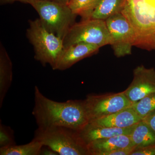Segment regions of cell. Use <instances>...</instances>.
<instances>
[{"instance_id":"cell-15","label":"cell","mask_w":155,"mask_h":155,"mask_svg":"<svg viewBox=\"0 0 155 155\" xmlns=\"http://www.w3.org/2000/svg\"><path fill=\"white\" fill-rule=\"evenodd\" d=\"M130 136L136 148L155 145V133L142 120L136 124Z\"/></svg>"},{"instance_id":"cell-23","label":"cell","mask_w":155,"mask_h":155,"mask_svg":"<svg viewBox=\"0 0 155 155\" xmlns=\"http://www.w3.org/2000/svg\"><path fill=\"white\" fill-rule=\"evenodd\" d=\"M155 133V110L153 111L142 119Z\"/></svg>"},{"instance_id":"cell-19","label":"cell","mask_w":155,"mask_h":155,"mask_svg":"<svg viewBox=\"0 0 155 155\" xmlns=\"http://www.w3.org/2000/svg\"><path fill=\"white\" fill-rule=\"evenodd\" d=\"M131 107L142 119H143L150 113L155 110V93L145 97L138 101L134 103Z\"/></svg>"},{"instance_id":"cell-20","label":"cell","mask_w":155,"mask_h":155,"mask_svg":"<svg viewBox=\"0 0 155 155\" xmlns=\"http://www.w3.org/2000/svg\"><path fill=\"white\" fill-rule=\"evenodd\" d=\"M16 145L14 132L9 126L0 123V148L8 147Z\"/></svg>"},{"instance_id":"cell-5","label":"cell","mask_w":155,"mask_h":155,"mask_svg":"<svg viewBox=\"0 0 155 155\" xmlns=\"http://www.w3.org/2000/svg\"><path fill=\"white\" fill-rule=\"evenodd\" d=\"M38 13L42 25L62 39L75 23L77 15L67 5L49 0H35L31 5Z\"/></svg>"},{"instance_id":"cell-10","label":"cell","mask_w":155,"mask_h":155,"mask_svg":"<svg viewBox=\"0 0 155 155\" xmlns=\"http://www.w3.org/2000/svg\"><path fill=\"white\" fill-rule=\"evenodd\" d=\"M100 48L97 45L84 42L64 48L56 70L62 71L69 69L78 61L97 53Z\"/></svg>"},{"instance_id":"cell-22","label":"cell","mask_w":155,"mask_h":155,"mask_svg":"<svg viewBox=\"0 0 155 155\" xmlns=\"http://www.w3.org/2000/svg\"><path fill=\"white\" fill-rule=\"evenodd\" d=\"M136 148V147H129L123 148L108 153L107 155H130V154L133 152Z\"/></svg>"},{"instance_id":"cell-3","label":"cell","mask_w":155,"mask_h":155,"mask_svg":"<svg viewBox=\"0 0 155 155\" xmlns=\"http://www.w3.org/2000/svg\"><path fill=\"white\" fill-rule=\"evenodd\" d=\"M34 138L59 155H90L87 146L81 138L79 131L71 128L38 127Z\"/></svg>"},{"instance_id":"cell-16","label":"cell","mask_w":155,"mask_h":155,"mask_svg":"<svg viewBox=\"0 0 155 155\" xmlns=\"http://www.w3.org/2000/svg\"><path fill=\"white\" fill-rule=\"evenodd\" d=\"M126 0H101L93 14V19L105 20L115 14L122 13Z\"/></svg>"},{"instance_id":"cell-18","label":"cell","mask_w":155,"mask_h":155,"mask_svg":"<svg viewBox=\"0 0 155 155\" xmlns=\"http://www.w3.org/2000/svg\"><path fill=\"white\" fill-rule=\"evenodd\" d=\"M101 0H70L67 5L73 14L80 16L82 20L91 19Z\"/></svg>"},{"instance_id":"cell-6","label":"cell","mask_w":155,"mask_h":155,"mask_svg":"<svg viewBox=\"0 0 155 155\" xmlns=\"http://www.w3.org/2000/svg\"><path fill=\"white\" fill-rule=\"evenodd\" d=\"M63 40L64 48L81 42L92 44L101 48L111 42L105 20L93 18L75 22Z\"/></svg>"},{"instance_id":"cell-11","label":"cell","mask_w":155,"mask_h":155,"mask_svg":"<svg viewBox=\"0 0 155 155\" xmlns=\"http://www.w3.org/2000/svg\"><path fill=\"white\" fill-rule=\"evenodd\" d=\"M142 120L131 106L109 116L91 120L88 123L101 127L125 128L136 125Z\"/></svg>"},{"instance_id":"cell-9","label":"cell","mask_w":155,"mask_h":155,"mask_svg":"<svg viewBox=\"0 0 155 155\" xmlns=\"http://www.w3.org/2000/svg\"><path fill=\"white\" fill-rule=\"evenodd\" d=\"M123 93L132 103L155 93V70L141 65L134 70L133 79Z\"/></svg>"},{"instance_id":"cell-25","label":"cell","mask_w":155,"mask_h":155,"mask_svg":"<svg viewBox=\"0 0 155 155\" xmlns=\"http://www.w3.org/2000/svg\"><path fill=\"white\" fill-rule=\"evenodd\" d=\"M35 0H1L2 3H12L15 2H20L25 3V4H31L35 1Z\"/></svg>"},{"instance_id":"cell-17","label":"cell","mask_w":155,"mask_h":155,"mask_svg":"<svg viewBox=\"0 0 155 155\" xmlns=\"http://www.w3.org/2000/svg\"><path fill=\"white\" fill-rule=\"evenodd\" d=\"M43 144L33 138L26 144H17L8 147L0 148L1 155H40Z\"/></svg>"},{"instance_id":"cell-8","label":"cell","mask_w":155,"mask_h":155,"mask_svg":"<svg viewBox=\"0 0 155 155\" xmlns=\"http://www.w3.org/2000/svg\"><path fill=\"white\" fill-rule=\"evenodd\" d=\"M84 101L89 122L129 107L133 104L123 92L111 94L88 95Z\"/></svg>"},{"instance_id":"cell-13","label":"cell","mask_w":155,"mask_h":155,"mask_svg":"<svg viewBox=\"0 0 155 155\" xmlns=\"http://www.w3.org/2000/svg\"><path fill=\"white\" fill-rule=\"evenodd\" d=\"M91 155H107L108 153L129 147L133 144L130 135L116 136L93 142L87 145Z\"/></svg>"},{"instance_id":"cell-4","label":"cell","mask_w":155,"mask_h":155,"mask_svg":"<svg viewBox=\"0 0 155 155\" xmlns=\"http://www.w3.org/2000/svg\"><path fill=\"white\" fill-rule=\"evenodd\" d=\"M27 37L33 46L35 58L43 65L49 64L56 70L64 48L63 40L47 30L39 19L29 21Z\"/></svg>"},{"instance_id":"cell-1","label":"cell","mask_w":155,"mask_h":155,"mask_svg":"<svg viewBox=\"0 0 155 155\" xmlns=\"http://www.w3.org/2000/svg\"><path fill=\"white\" fill-rule=\"evenodd\" d=\"M34 95L32 114L38 127H63L79 131L89 123L84 101H56L45 96L37 86Z\"/></svg>"},{"instance_id":"cell-12","label":"cell","mask_w":155,"mask_h":155,"mask_svg":"<svg viewBox=\"0 0 155 155\" xmlns=\"http://www.w3.org/2000/svg\"><path fill=\"white\" fill-rule=\"evenodd\" d=\"M136 125L125 128L97 126L88 123L79 131V135L86 145L93 142L116 136L130 135Z\"/></svg>"},{"instance_id":"cell-26","label":"cell","mask_w":155,"mask_h":155,"mask_svg":"<svg viewBox=\"0 0 155 155\" xmlns=\"http://www.w3.org/2000/svg\"><path fill=\"white\" fill-rule=\"evenodd\" d=\"M49 1H53V2L60 3L63 5H68L70 0H49Z\"/></svg>"},{"instance_id":"cell-2","label":"cell","mask_w":155,"mask_h":155,"mask_svg":"<svg viewBox=\"0 0 155 155\" xmlns=\"http://www.w3.org/2000/svg\"><path fill=\"white\" fill-rule=\"evenodd\" d=\"M122 13L134 31V46L155 50V0H126Z\"/></svg>"},{"instance_id":"cell-7","label":"cell","mask_w":155,"mask_h":155,"mask_svg":"<svg viewBox=\"0 0 155 155\" xmlns=\"http://www.w3.org/2000/svg\"><path fill=\"white\" fill-rule=\"evenodd\" d=\"M105 22L111 36L110 45L115 55L122 58L131 54L135 34L127 18L120 13L109 17Z\"/></svg>"},{"instance_id":"cell-21","label":"cell","mask_w":155,"mask_h":155,"mask_svg":"<svg viewBox=\"0 0 155 155\" xmlns=\"http://www.w3.org/2000/svg\"><path fill=\"white\" fill-rule=\"evenodd\" d=\"M130 155H155V145L136 148Z\"/></svg>"},{"instance_id":"cell-14","label":"cell","mask_w":155,"mask_h":155,"mask_svg":"<svg viewBox=\"0 0 155 155\" xmlns=\"http://www.w3.org/2000/svg\"><path fill=\"white\" fill-rule=\"evenodd\" d=\"M13 80V65L5 48L0 49V107L8 91Z\"/></svg>"},{"instance_id":"cell-24","label":"cell","mask_w":155,"mask_h":155,"mask_svg":"<svg viewBox=\"0 0 155 155\" xmlns=\"http://www.w3.org/2000/svg\"><path fill=\"white\" fill-rule=\"evenodd\" d=\"M59 155L58 153L48 147L43 146L41 148L40 155Z\"/></svg>"}]
</instances>
